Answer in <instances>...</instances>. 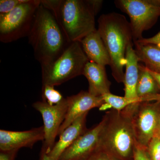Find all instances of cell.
Wrapping results in <instances>:
<instances>
[{
  "instance_id": "cell-1",
  "label": "cell",
  "mask_w": 160,
  "mask_h": 160,
  "mask_svg": "<svg viewBox=\"0 0 160 160\" xmlns=\"http://www.w3.org/2000/svg\"><path fill=\"white\" fill-rule=\"evenodd\" d=\"M137 106L131 104L121 111L112 109L106 112L96 150L120 160H133L136 140L132 117Z\"/></svg>"
},
{
  "instance_id": "cell-2",
  "label": "cell",
  "mask_w": 160,
  "mask_h": 160,
  "mask_svg": "<svg viewBox=\"0 0 160 160\" xmlns=\"http://www.w3.org/2000/svg\"><path fill=\"white\" fill-rule=\"evenodd\" d=\"M35 58L41 66L57 59L70 45L54 15L40 4L28 36Z\"/></svg>"
},
{
  "instance_id": "cell-3",
  "label": "cell",
  "mask_w": 160,
  "mask_h": 160,
  "mask_svg": "<svg viewBox=\"0 0 160 160\" xmlns=\"http://www.w3.org/2000/svg\"><path fill=\"white\" fill-rule=\"evenodd\" d=\"M41 4L54 15L70 42L97 30L92 0H41Z\"/></svg>"
},
{
  "instance_id": "cell-4",
  "label": "cell",
  "mask_w": 160,
  "mask_h": 160,
  "mask_svg": "<svg viewBox=\"0 0 160 160\" xmlns=\"http://www.w3.org/2000/svg\"><path fill=\"white\" fill-rule=\"evenodd\" d=\"M98 22V31L111 59L112 74L118 83L123 82L126 49L133 41L130 23L115 12L102 15Z\"/></svg>"
},
{
  "instance_id": "cell-5",
  "label": "cell",
  "mask_w": 160,
  "mask_h": 160,
  "mask_svg": "<svg viewBox=\"0 0 160 160\" xmlns=\"http://www.w3.org/2000/svg\"><path fill=\"white\" fill-rule=\"evenodd\" d=\"M88 61L80 42H71L57 59L41 66L42 86H59L82 75Z\"/></svg>"
},
{
  "instance_id": "cell-6",
  "label": "cell",
  "mask_w": 160,
  "mask_h": 160,
  "mask_svg": "<svg viewBox=\"0 0 160 160\" xmlns=\"http://www.w3.org/2000/svg\"><path fill=\"white\" fill-rule=\"evenodd\" d=\"M41 0H23L6 14H0V41L8 43L28 37Z\"/></svg>"
},
{
  "instance_id": "cell-7",
  "label": "cell",
  "mask_w": 160,
  "mask_h": 160,
  "mask_svg": "<svg viewBox=\"0 0 160 160\" xmlns=\"http://www.w3.org/2000/svg\"><path fill=\"white\" fill-rule=\"evenodd\" d=\"M114 3L129 16L134 42L142 39L143 32L151 28L160 17L159 0H117Z\"/></svg>"
},
{
  "instance_id": "cell-8",
  "label": "cell",
  "mask_w": 160,
  "mask_h": 160,
  "mask_svg": "<svg viewBox=\"0 0 160 160\" xmlns=\"http://www.w3.org/2000/svg\"><path fill=\"white\" fill-rule=\"evenodd\" d=\"M160 119V101L139 103L132 117L136 143L147 147Z\"/></svg>"
},
{
  "instance_id": "cell-9",
  "label": "cell",
  "mask_w": 160,
  "mask_h": 160,
  "mask_svg": "<svg viewBox=\"0 0 160 160\" xmlns=\"http://www.w3.org/2000/svg\"><path fill=\"white\" fill-rule=\"evenodd\" d=\"M32 107L42 115L45 137L41 152L48 154L55 144V140L65 120L67 110L66 98L57 105L51 106L44 101H38Z\"/></svg>"
},
{
  "instance_id": "cell-10",
  "label": "cell",
  "mask_w": 160,
  "mask_h": 160,
  "mask_svg": "<svg viewBox=\"0 0 160 160\" xmlns=\"http://www.w3.org/2000/svg\"><path fill=\"white\" fill-rule=\"evenodd\" d=\"M104 122L88 129L66 149L58 160H86L97 148Z\"/></svg>"
},
{
  "instance_id": "cell-11",
  "label": "cell",
  "mask_w": 160,
  "mask_h": 160,
  "mask_svg": "<svg viewBox=\"0 0 160 160\" xmlns=\"http://www.w3.org/2000/svg\"><path fill=\"white\" fill-rule=\"evenodd\" d=\"M66 98L67 112L59 131L58 136L78 118L93 108H101L105 104L102 96H94L88 91H81L78 94Z\"/></svg>"
},
{
  "instance_id": "cell-12",
  "label": "cell",
  "mask_w": 160,
  "mask_h": 160,
  "mask_svg": "<svg viewBox=\"0 0 160 160\" xmlns=\"http://www.w3.org/2000/svg\"><path fill=\"white\" fill-rule=\"evenodd\" d=\"M45 137L43 126L23 131L0 130V151L19 150L22 148L33 147L43 141Z\"/></svg>"
},
{
  "instance_id": "cell-13",
  "label": "cell",
  "mask_w": 160,
  "mask_h": 160,
  "mask_svg": "<svg viewBox=\"0 0 160 160\" xmlns=\"http://www.w3.org/2000/svg\"><path fill=\"white\" fill-rule=\"evenodd\" d=\"M88 113L78 118L60 135L59 139L47 154L50 160H58L63 152L88 130L86 123Z\"/></svg>"
},
{
  "instance_id": "cell-14",
  "label": "cell",
  "mask_w": 160,
  "mask_h": 160,
  "mask_svg": "<svg viewBox=\"0 0 160 160\" xmlns=\"http://www.w3.org/2000/svg\"><path fill=\"white\" fill-rule=\"evenodd\" d=\"M80 43L89 62L105 67L110 66V56L97 29L85 37Z\"/></svg>"
},
{
  "instance_id": "cell-15",
  "label": "cell",
  "mask_w": 160,
  "mask_h": 160,
  "mask_svg": "<svg viewBox=\"0 0 160 160\" xmlns=\"http://www.w3.org/2000/svg\"><path fill=\"white\" fill-rule=\"evenodd\" d=\"M82 75L89 82L88 92L90 94L100 97L110 93L111 83L107 78L105 66L88 61L85 66Z\"/></svg>"
},
{
  "instance_id": "cell-16",
  "label": "cell",
  "mask_w": 160,
  "mask_h": 160,
  "mask_svg": "<svg viewBox=\"0 0 160 160\" xmlns=\"http://www.w3.org/2000/svg\"><path fill=\"white\" fill-rule=\"evenodd\" d=\"M126 71L124 74V97L140 103L136 93V86L138 79L139 69L138 59L133 43L127 46L126 53Z\"/></svg>"
},
{
  "instance_id": "cell-17",
  "label": "cell",
  "mask_w": 160,
  "mask_h": 160,
  "mask_svg": "<svg viewBox=\"0 0 160 160\" xmlns=\"http://www.w3.org/2000/svg\"><path fill=\"white\" fill-rule=\"evenodd\" d=\"M135 50L138 59L152 71L160 73V48L151 44L134 42Z\"/></svg>"
},
{
  "instance_id": "cell-18",
  "label": "cell",
  "mask_w": 160,
  "mask_h": 160,
  "mask_svg": "<svg viewBox=\"0 0 160 160\" xmlns=\"http://www.w3.org/2000/svg\"><path fill=\"white\" fill-rule=\"evenodd\" d=\"M139 73L136 86V93L139 99L151 97L160 93V89L153 77L145 66L139 65Z\"/></svg>"
},
{
  "instance_id": "cell-19",
  "label": "cell",
  "mask_w": 160,
  "mask_h": 160,
  "mask_svg": "<svg viewBox=\"0 0 160 160\" xmlns=\"http://www.w3.org/2000/svg\"><path fill=\"white\" fill-rule=\"evenodd\" d=\"M105 104L99 109L103 110L111 109L121 111L131 104L136 103L133 100L127 98L125 97L118 96L110 93H106L102 96Z\"/></svg>"
},
{
  "instance_id": "cell-20",
  "label": "cell",
  "mask_w": 160,
  "mask_h": 160,
  "mask_svg": "<svg viewBox=\"0 0 160 160\" xmlns=\"http://www.w3.org/2000/svg\"><path fill=\"white\" fill-rule=\"evenodd\" d=\"M42 101L51 106L58 104L64 98L59 92L55 89L54 86L50 85L42 86Z\"/></svg>"
},
{
  "instance_id": "cell-21",
  "label": "cell",
  "mask_w": 160,
  "mask_h": 160,
  "mask_svg": "<svg viewBox=\"0 0 160 160\" xmlns=\"http://www.w3.org/2000/svg\"><path fill=\"white\" fill-rule=\"evenodd\" d=\"M150 160H160V136L155 134L147 145Z\"/></svg>"
},
{
  "instance_id": "cell-22",
  "label": "cell",
  "mask_w": 160,
  "mask_h": 160,
  "mask_svg": "<svg viewBox=\"0 0 160 160\" xmlns=\"http://www.w3.org/2000/svg\"><path fill=\"white\" fill-rule=\"evenodd\" d=\"M22 2L23 0H1L0 14H6L9 13Z\"/></svg>"
},
{
  "instance_id": "cell-23",
  "label": "cell",
  "mask_w": 160,
  "mask_h": 160,
  "mask_svg": "<svg viewBox=\"0 0 160 160\" xmlns=\"http://www.w3.org/2000/svg\"><path fill=\"white\" fill-rule=\"evenodd\" d=\"M133 160H150L147 148L139 146L136 143L133 151Z\"/></svg>"
},
{
  "instance_id": "cell-24",
  "label": "cell",
  "mask_w": 160,
  "mask_h": 160,
  "mask_svg": "<svg viewBox=\"0 0 160 160\" xmlns=\"http://www.w3.org/2000/svg\"><path fill=\"white\" fill-rule=\"evenodd\" d=\"M86 160H120L102 150H95Z\"/></svg>"
},
{
  "instance_id": "cell-25",
  "label": "cell",
  "mask_w": 160,
  "mask_h": 160,
  "mask_svg": "<svg viewBox=\"0 0 160 160\" xmlns=\"http://www.w3.org/2000/svg\"><path fill=\"white\" fill-rule=\"evenodd\" d=\"M134 42L141 44H151L155 45L160 48V31L154 36L149 38H143Z\"/></svg>"
},
{
  "instance_id": "cell-26",
  "label": "cell",
  "mask_w": 160,
  "mask_h": 160,
  "mask_svg": "<svg viewBox=\"0 0 160 160\" xmlns=\"http://www.w3.org/2000/svg\"><path fill=\"white\" fill-rule=\"evenodd\" d=\"M19 150L0 151V160H15Z\"/></svg>"
},
{
  "instance_id": "cell-27",
  "label": "cell",
  "mask_w": 160,
  "mask_h": 160,
  "mask_svg": "<svg viewBox=\"0 0 160 160\" xmlns=\"http://www.w3.org/2000/svg\"><path fill=\"white\" fill-rule=\"evenodd\" d=\"M146 70H147L151 75L153 77V78L155 79V80L157 82L158 85L160 89V73H157V72H154L152 71L151 70H149V69H147L146 67Z\"/></svg>"
},
{
  "instance_id": "cell-28",
  "label": "cell",
  "mask_w": 160,
  "mask_h": 160,
  "mask_svg": "<svg viewBox=\"0 0 160 160\" xmlns=\"http://www.w3.org/2000/svg\"><path fill=\"white\" fill-rule=\"evenodd\" d=\"M41 154L40 160H50L49 157L45 152H41Z\"/></svg>"
},
{
  "instance_id": "cell-29",
  "label": "cell",
  "mask_w": 160,
  "mask_h": 160,
  "mask_svg": "<svg viewBox=\"0 0 160 160\" xmlns=\"http://www.w3.org/2000/svg\"><path fill=\"white\" fill-rule=\"evenodd\" d=\"M155 134L159 135L160 136V119L158 124L157 128L155 132Z\"/></svg>"
},
{
  "instance_id": "cell-30",
  "label": "cell",
  "mask_w": 160,
  "mask_h": 160,
  "mask_svg": "<svg viewBox=\"0 0 160 160\" xmlns=\"http://www.w3.org/2000/svg\"><path fill=\"white\" fill-rule=\"evenodd\" d=\"M159 2H160V0H159Z\"/></svg>"
}]
</instances>
